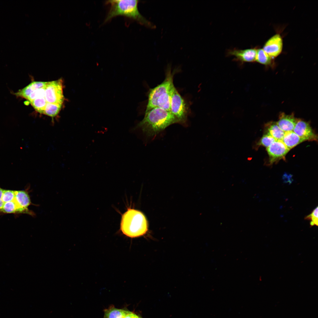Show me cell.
Masks as SVG:
<instances>
[{
	"label": "cell",
	"instance_id": "44dd1931",
	"mask_svg": "<svg viewBox=\"0 0 318 318\" xmlns=\"http://www.w3.org/2000/svg\"><path fill=\"white\" fill-rule=\"evenodd\" d=\"M30 102L36 111L40 113L43 114L47 102L45 97L37 98L32 100Z\"/></svg>",
	"mask_w": 318,
	"mask_h": 318
},
{
	"label": "cell",
	"instance_id": "7c38bea8",
	"mask_svg": "<svg viewBox=\"0 0 318 318\" xmlns=\"http://www.w3.org/2000/svg\"><path fill=\"white\" fill-rule=\"evenodd\" d=\"M47 82L33 81L22 89L13 94L16 97L27 100L29 95L35 90L45 87Z\"/></svg>",
	"mask_w": 318,
	"mask_h": 318
},
{
	"label": "cell",
	"instance_id": "4fadbf2b",
	"mask_svg": "<svg viewBox=\"0 0 318 318\" xmlns=\"http://www.w3.org/2000/svg\"><path fill=\"white\" fill-rule=\"evenodd\" d=\"M297 120L292 114L287 115L282 113L280 115L279 120L276 122L279 127L285 132L293 130Z\"/></svg>",
	"mask_w": 318,
	"mask_h": 318
},
{
	"label": "cell",
	"instance_id": "6da1fadb",
	"mask_svg": "<svg viewBox=\"0 0 318 318\" xmlns=\"http://www.w3.org/2000/svg\"><path fill=\"white\" fill-rule=\"evenodd\" d=\"M177 123L170 111L156 107L145 112L143 119L134 130L140 129L147 137H153L169 125Z\"/></svg>",
	"mask_w": 318,
	"mask_h": 318
},
{
	"label": "cell",
	"instance_id": "ffe728a7",
	"mask_svg": "<svg viewBox=\"0 0 318 318\" xmlns=\"http://www.w3.org/2000/svg\"><path fill=\"white\" fill-rule=\"evenodd\" d=\"M272 59L263 49H257L256 61L260 64L267 65L271 63Z\"/></svg>",
	"mask_w": 318,
	"mask_h": 318
},
{
	"label": "cell",
	"instance_id": "e0dca14e",
	"mask_svg": "<svg viewBox=\"0 0 318 318\" xmlns=\"http://www.w3.org/2000/svg\"><path fill=\"white\" fill-rule=\"evenodd\" d=\"M129 312L111 306L104 310L103 318H124Z\"/></svg>",
	"mask_w": 318,
	"mask_h": 318
},
{
	"label": "cell",
	"instance_id": "52a82bcc",
	"mask_svg": "<svg viewBox=\"0 0 318 318\" xmlns=\"http://www.w3.org/2000/svg\"><path fill=\"white\" fill-rule=\"evenodd\" d=\"M257 49L256 48L241 49L236 48L228 50L227 54L228 56H233L234 60L243 64L246 62H253L256 61Z\"/></svg>",
	"mask_w": 318,
	"mask_h": 318
},
{
	"label": "cell",
	"instance_id": "ac0fdd59",
	"mask_svg": "<svg viewBox=\"0 0 318 318\" xmlns=\"http://www.w3.org/2000/svg\"><path fill=\"white\" fill-rule=\"evenodd\" d=\"M171 90L164 93L158 97L157 101V107L170 112Z\"/></svg>",
	"mask_w": 318,
	"mask_h": 318
},
{
	"label": "cell",
	"instance_id": "603a6c76",
	"mask_svg": "<svg viewBox=\"0 0 318 318\" xmlns=\"http://www.w3.org/2000/svg\"><path fill=\"white\" fill-rule=\"evenodd\" d=\"M318 207L317 206L309 215L307 216L305 219L310 220V225L311 226L316 225L318 226Z\"/></svg>",
	"mask_w": 318,
	"mask_h": 318
},
{
	"label": "cell",
	"instance_id": "d4e9b609",
	"mask_svg": "<svg viewBox=\"0 0 318 318\" xmlns=\"http://www.w3.org/2000/svg\"><path fill=\"white\" fill-rule=\"evenodd\" d=\"M15 197V191L4 189L2 200L4 203L12 201Z\"/></svg>",
	"mask_w": 318,
	"mask_h": 318
},
{
	"label": "cell",
	"instance_id": "4316f807",
	"mask_svg": "<svg viewBox=\"0 0 318 318\" xmlns=\"http://www.w3.org/2000/svg\"><path fill=\"white\" fill-rule=\"evenodd\" d=\"M136 315L134 313L130 312L124 318H134Z\"/></svg>",
	"mask_w": 318,
	"mask_h": 318
},
{
	"label": "cell",
	"instance_id": "30bf717a",
	"mask_svg": "<svg viewBox=\"0 0 318 318\" xmlns=\"http://www.w3.org/2000/svg\"><path fill=\"white\" fill-rule=\"evenodd\" d=\"M293 131L305 141H317V136L314 132L310 125L300 119L297 120Z\"/></svg>",
	"mask_w": 318,
	"mask_h": 318
},
{
	"label": "cell",
	"instance_id": "8fae6325",
	"mask_svg": "<svg viewBox=\"0 0 318 318\" xmlns=\"http://www.w3.org/2000/svg\"><path fill=\"white\" fill-rule=\"evenodd\" d=\"M29 189L15 191V197L14 200L17 205L25 211L26 214L34 217L36 215L35 213L28 208L29 206L32 205L36 206L31 202L29 195Z\"/></svg>",
	"mask_w": 318,
	"mask_h": 318
},
{
	"label": "cell",
	"instance_id": "277c9868",
	"mask_svg": "<svg viewBox=\"0 0 318 318\" xmlns=\"http://www.w3.org/2000/svg\"><path fill=\"white\" fill-rule=\"evenodd\" d=\"M170 97V112L175 118L177 123L186 126L189 113L188 107L174 85L171 89Z\"/></svg>",
	"mask_w": 318,
	"mask_h": 318
},
{
	"label": "cell",
	"instance_id": "484cf974",
	"mask_svg": "<svg viewBox=\"0 0 318 318\" xmlns=\"http://www.w3.org/2000/svg\"><path fill=\"white\" fill-rule=\"evenodd\" d=\"M4 189L0 187V211L4 205V203L2 200V196Z\"/></svg>",
	"mask_w": 318,
	"mask_h": 318
},
{
	"label": "cell",
	"instance_id": "7402d4cb",
	"mask_svg": "<svg viewBox=\"0 0 318 318\" xmlns=\"http://www.w3.org/2000/svg\"><path fill=\"white\" fill-rule=\"evenodd\" d=\"M276 140L269 134H265L263 136L259 141L256 144V146L261 145L267 148Z\"/></svg>",
	"mask_w": 318,
	"mask_h": 318
},
{
	"label": "cell",
	"instance_id": "8992f818",
	"mask_svg": "<svg viewBox=\"0 0 318 318\" xmlns=\"http://www.w3.org/2000/svg\"><path fill=\"white\" fill-rule=\"evenodd\" d=\"M62 79L48 82L45 88V98L47 102L62 105L64 97Z\"/></svg>",
	"mask_w": 318,
	"mask_h": 318
},
{
	"label": "cell",
	"instance_id": "9c48e42d",
	"mask_svg": "<svg viewBox=\"0 0 318 318\" xmlns=\"http://www.w3.org/2000/svg\"><path fill=\"white\" fill-rule=\"evenodd\" d=\"M266 150L269 158V163L274 162L285 158L287 153L290 150L282 140H276Z\"/></svg>",
	"mask_w": 318,
	"mask_h": 318
},
{
	"label": "cell",
	"instance_id": "2e32d148",
	"mask_svg": "<svg viewBox=\"0 0 318 318\" xmlns=\"http://www.w3.org/2000/svg\"><path fill=\"white\" fill-rule=\"evenodd\" d=\"M0 213H4L26 214V213L23 209L16 204L14 199L12 201L4 203Z\"/></svg>",
	"mask_w": 318,
	"mask_h": 318
},
{
	"label": "cell",
	"instance_id": "ba28073f",
	"mask_svg": "<svg viewBox=\"0 0 318 318\" xmlns=\"http://www.w3.org/2000/svg\"><path fill=\"white\" fill-rule=\"evenodd\" d=\"M283 39L281 35L277 33L267 40L263 49L272 59L279 55L282 52Z\"/></svg>",
	"mask_w": 318,
	"mask_h": 318
},
{
	"label": "cell",
	"instance_id": "3957f363",
	"mask_svg": "<svg viewBox=\"0 0 318 318\" xmlns=\"http://www.w3.org/2000/svg\"><path fill=\"white\" fill-rule=\"evenodd\" d=\"M148 228L147 220L141 212L129 209L123 215L121 229L126 236L135 238L142 236L146 232Z\"/></svg>",
	"mask_w": 318,
	"mask_h": 318
},
{
	"label": "cell",
	"instance_id": "9a60e30c",
	"mask_svg": "<svg viewBox=\"0 0 318 318\" xmlns=\"http://www.w3.org/2000/svg\"><path fill=\"white\" fill-rule=\"evenodd\" d=\"M267 134L272 136L276 140H282L285 132L282 130L276 122H271L266 125Z\"/></svg>",
	"mask_w": 318,
	"mask_h": 318
},
{
	"label": "cell",
	"instance_id": "d6986e66",
	"mask_svg": "<svg viewBox=\"0 0 318 318\" xmlns=\"http://www.w3.org/2000/svg\"><path fill=\"white\" fill-rule=\"evenodd\" d=\"M62 106V105L47 102L43 114L53 118L59 114Z\"/></svg>",
	"mask_w": 318,
	"mask_h": 318
},
{
	"label": "cell",
	"instance_id": "7a4b0ae2",
	"mask_svg": "<svg viewBox=\"0 0 318 318\" xmlns=\"http://www.w3.org/2000/svg\"><path fill=\"white\" fill-rule=\"evenodd\" d=\"M139 1L136 0H108L106 3L110 5V8L104 21L105 23L119 15L125 16L135 20L149 26L151 24L140 13L138 9Z\"/></svg>",
	"mask_w": 318,
	"mask_h": 318
},
{
	"label": "cell",
	"instance_id": "cb8c5ba5",
	"mask_svg": "<svg viewBox=\"0 0 318 318\" xmlns=\"http://www.w3.org/2000/svg\"><path fill=\"white\" fill-rule=\"evenodd\" d=\"M45 88L35 90L29 95L27 100L30 102L37 98L45 97Z\"/></svg>",
	"mask_w": 318,
	"mask_h": 318
},
{
	"label": "cell",
	"instance_id": "83f0119b",
	"mask_svg": "<svg viewBox=\"0 0 318 318\" xmlns=\"http://www.w3.org/2000/svg\"><path fill=\"white\" fill-rule=\"evenodd\" d=\"M134 318H142L140 317V316H138V315H137L136 314L135 317H134Z\"/></svg>",
	"mask_w": 318,
	"mask_h": 318
},
{
	"label": "cell",
	"instance_id": "5bb4252c",
	"mask_svg": "<svg viewBox=\"0 0 318 318\" xmlns=\"http://www.w3.org/2000/svg\"><path fill=\"white\" fill-rule=\"evenodd\" d=\"M282 140L289 150L305 141L292 131L285 132Z\"/></svg>",
	"mask_w": 318,
	"mask_h": 318
},
{
	"label": "cell",
	"instance_id": "5b68a950",
	"mask_svg": "<svg viewBox=\"0 0 318 318\" xmlns=\"http://www.w3.org/2000/svg\"><path fill=\"white\" fill-rule=\"evenodd\" d=\"M177 71V69L172 72L170 66H169L166 70L164 80L155 87L150 89L148 94V102L145 112L157 107V101L158 97L164 93L171 90L174 85L173 76Z\"/></svg>",
	"mask_w": 318,
	"mask_h": 318
}]
</instances>
